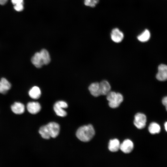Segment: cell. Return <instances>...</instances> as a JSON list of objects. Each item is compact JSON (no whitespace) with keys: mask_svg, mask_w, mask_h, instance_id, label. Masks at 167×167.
<instances>
[{"mask_svg":"<svg viewBox=\"0 0 167 167\" xmlns=\"http://www.w3.org/2000/svg\"><path fill=\"white\" fill-rule=\"evenodd\" d=\"M150 37V32L148 29H146L137 36V39L141 42H145L148 41Z\"/></svg>","mask_w":167,"mask_h":167,"instance_id":"e0dca14e","label":"cell"},{"mask_svg":"<svg viewBox=\"0 0 167 167\" xmlns=\"http://www.w3.org/2000/svg\"><path fill=\"white\" fill-rule=\"evenodd\" d=\"M165 107L166 109V110L167 111V105L165 106Z\"/></svg>","mask_w":167,"mask_h":167,"instance_id":"4316f807","label":"cell"},{"mask_svg":"<svg viewBox=\"0 0 167 167\" xmlns=\"http://www.w3.org/2000/svg\"><path fill=\"white\" fill-rule=\"evenodd\" d=\"M134 123L139 129H142L145 126L147 121L146 116L141 113H138L135 116Z\"/></svg>","mask_w":167,"mask_h":167,"instance_id":"277c9868","label":"cell"},{"mask_svg":"<svg viewBox=\"0 0 167 167\" xmlns=\"http://www.w3.org/2000/svg\"><path fill=\"white\" fill-rule=\"evenodd\" d=\"M112 40L114 42L118 43L122 41L124 38L123 33L118 28H114L111 33Z\"/></svg>","mask_w":167,"mask_h":167,"instance_id":"ba28073f","label":"cell"},{"mask_svg":"<svg viewBox=\"0 0 167 167\" xmlns=\"http://www.w3.org/2000/svg\"><path fill=\"white\" fill-rule=\"evenodd\" d=\"M148 131L152 134H155L159 133L161 131L160 126L156 122L151 123L148 127Z\"/></svg>","mask_w":167,"mask_h":167,"instance_id":"ac0fdd59","label":"cell"},{"mask_svg":"<svg viewBox=\"0 0 167 167\" xmlns=\"http://www.w3.org/2000/svg\"><path fill=\"white\" fill-rule=\"evenodd\" d=\"M99 0H84V4L87 6L92 7H94L98 3Z\"/></svg>","mask_w":167,"mask_h":167,"instance_id":"44dd1931","label":"cell"},{"mask_svg":"<svg viewBox=\"0 0 167 167\" xmlns=\"http://www.w3.org/2000/svg\"><path fill=\"white\" fill-rule=\"evenodd\" d=\"M120 143L118 139H111L109 142L108 148L111 152H116L120 149Z\"/></svg>","mask_w":167,"mask_h":167,"instance_id":"9a60e30c","label":"cell"},{"mask_svg":"<svg viewBox=\"0 0 167 167\" xmlns=\"http://www.w3.org/2000/svg\"><path fill=\"white\" fill-rule=\"evenodd\" d=\"M156 77L158 80L160 81H164L167 80V65L161 64L158 66Z\"/></svg>","mask_w":167,"mask_h":167,"instance_id":"5b68a950","label":"cell"},{"mask_svg":"<svg viewBox=\"0 0 167 167\" xmlns=\"http://www.w3.org/2000/svg\"><path fill=\"white\" fill-rule=\"evenodd\" d=\"M42 58L44 65L49 63L50 61V58L48 52L45 49H43L40 52Z\"/></svg>","mask_w":167,"mask_h":167,"instance_id":"d6986e66","label":"cell"},{"mask_svg":"<svg viewBox=\"0 0 167 167\" xmlns=\"http://www.w3.org/2000/svg\"><path fill=\"white\" fill-rule=\"evenodd\" d=\"M95 135V130L91 124L80 127L77 130L76 134L77 137L80 141L84 142L90 141Z\"/></svg>","mask_w":167,"mask_h":167,"instance_id":"6da1fadb","label":"cell"},{"mask_svg":"<svg viewBox=\"0 0 167 167\" xmlns=\"http://www.w3.org/2000/svg\"><path fill=\"white\" fill-rule=\"evenodd\" d=\"M106 95L109 106L112 108L118 107L123 100L122 95L119 93L110 91Z\"/></svg>","mask_w":167,"mask_h":167,"instance_id":"7a4b0ae2","label":"cell"},{"mask_svg":"<svg viewBox=\"0 0 167 167\" xmlns=\"http://www.w3.org/2000/svg\"><path fill=\"white\" fill-rule=\"evenodd\" d=\"M24 3H20L14 5V9L17 11H21L24 9Z\"/></svg>","mask_w":167,"mask_h":167,"instance_id":"7402d4cb","label":"cell"},{"mask_svg":"<svg viewBox=\"0 0 167 167\" xmlns=\"http://www.w3.org/2000/svg\"><path fill=\"white\" fill-rule=\"evenodd\" d=\"M12 111L16 114H20L25 111V107L23 104L19 102H15L11 106Z\"/></svg>","mask_w":167,"mask_h":167,"instance_id":"8fae6325","label":"cell"},{"mask_svg":"<svg viewBox=\"0 0 167 167\" xmlns=\"http://www.w3.org/2000/svg\"><path fill=\"white\" fill-rule=\"evenodd\" d=\"M28 94L32 98L37 99L40 97L41 92L40 89L38 87L34 86L29 90Z\"/></svg>","mask_w":167,"mask_h":167,"instance_id":"2e32d148","label":"cell"},{"mask_svg":"<svg viewBox=\"0 0 167 167\" xmlns=\"http://www.w3.org/2000/svg\"><path fill=\"white\" fill-rule=\"evenodd\" d=\"M162 102L164 106L167 105V96L163 98L162 100Z\"/></svg>","mask_w":167,"mask_h":167,"instance_id":"cb8c5ba5","label":"cell"},{"mask_svg":"<svg viewBox=\"0 0 167 167\" xmlns=\"http://www.w3.org/2000/svg\"><path fill=\"white\" fill-rule=\"evenodd\" d=\"M134 148V144L129 139L124 140L120 144V149L123 152L129 153L131 152Z\"/></svg>","mask_w":167,"mask_h":167,"instance_id":"52a82bcc","label":"cell"},{"mask_svg":"<svg viewBox=\"0 0 167 167\" xmlns=\"http://www.w3.org/2000/svg\"><path fill=\"white\" fill-rule=\"evenodd\" d=\"M50 137L53 138L56 137L60 131L59 125L55 122H50L46 125Z\"/></svg>","mask_w":167,"mask_h":167,"instance_id":"8992f818","label":"cell"},{"mask_svg":"<svg viewBox=\"0 0 167 167\" xmlns=\"http://www.w3.org/2000/svg\"><path fill=\"white\" fill-rule=\"evenodd\" d=\"M8 0H0V4L4 5L7 2Z\"/></svg>","mask_w":167,"mask_h":167,"instance_id":"d4e9b609","label":"cell"},{"mask_svg":"<svg viewBox=\"0 0 167 167\" xmlns=\"http://www.w3.org/2000/svg\"><path fill=\"white\" fill-rule=\"evenodd\" d=\"M68 107V105L63 101H58L56 102L54 106V109L58 116L64 117L66 116L67 112L63 109Z\"/></svg>","mask_w":167,"mask_h":167,"instance_id":"3957f363","label":"cell"},{"mask_svg":"<svg viewBox=\"0 0 167 167\" xmlns=\"http://www.w3.org/2000/svg\"><path fill=\"white\" fill-rule=\"evenodd\" d=\"M11 2L14 5L20 3H24V0H11Z\"/></svg>","mask_w":167,"mask_h":167,"instance_id":"603a6c76","label":"cell"},{"mask_svg":"<svg viewBox=\"0 0 167 167\" xmlns=\"http://www.w3.org/2000/svg\"><path fill=\"white\" fill-rule=\"evenodd\" d=\"M39 132L43 139H49L51 137L46 125L41 126L39 129Z\"/></svg>","mask_w":167,"mask_h":167,"instance_id":"ffe728a7","label":"cell"},{"mask_svg":"<svg viewBox=\"0 0 167 167\" xmlns=\"http://www.w3.org/2000/svg\"><path fill=\"white\" fill-rule=\"evenodd\" d=\"M165 128L166 131L167 132V122L165 123L164 124Z\"/></svg>","mask_w":167,"mask_h":167,"instance_id":"484cf974","label":"cell"},{"mask_svg":"<svg viewBox=\"0 0 167 167\" xmlns=\"http://www.w3.org/2000/svg\"><path fill=\"white\" fill-rule=\"evenodd\" d=\"M11 88L10 83L5 78H2L0 80V93H6Z\"/></svg>","mask_w":167,"mask_h":167,"instance_id":"4fadbf2b","label":"cell"},{"mask_svg":"<svg viewBox=\"0 0 167 167\" xmlns=\"http://www.w3.org/2000/svg\"><path fill=\"white\" fill-rule=\"evenodd\" d=\"M32 63L37 68H40L44 65L40 52L36 53L31 58Z\"/></svg>","mask_w":167,"mask_h":167,"instance_id":"7c38bea8","label":"cell"},{"mask_svg":"<svg viewBox=\"0 0 167 167\" xmlns=\"http://www.w3.org/2000/svg\"><path fill=\"white\" fill-rule=\"evenodd\" d=\"M28 112L32 114H36L40 112L41 107L39 103L37 102H30L27 106Z\"/></svg>","mask_w":167,"mask_h":167,"instance_id":"9c48e42d","label":"cell"},{"mask_svg":"<svg viewBox=\"0 0 167 167\" xmlns=\"http://www.w3.org/2000/svg\"><path fill=\"white\" fill-rule=\"evenodd\" d=\"M100 92L101 95H106L110 91L111 86L109 83L104 80L99 83Z\"/></svg>","mask_w":167,"mask_h":167,"instance_id":"30bf717a","label":"cell"},{"mask_svg":"<svg viewBox=\"0 0 167 167\" xmlns=\"http://www.w3.org/2000/svg\"><path fill=\"white\" fill-rule=\"evenodd\" d=\"M99 83H93L91 84L88 87L91 94L93 96L98 97L100 96Z\"/></svg>","mask_w":167,"mask_h":167,"instance_id":"5bb4252c","label":"cell"}]
</instances>
